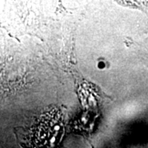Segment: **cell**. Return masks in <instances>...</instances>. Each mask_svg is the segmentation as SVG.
Returning a JSON list of instances; mask_svg holds the SVG:
<instances>
[{
    "label": "cell",
    "instance_id": "1",
    "mask_svg": "<svg viewBox=\"0 0 148 148\" xmlns=\"http://www.w3.org/2000/svg\"><path fill=\"white\" fill-rule=\"evenodd\" d=\"M123 7L144 10L148 4V0H114Z\"/></svg>",
    "mask_w": 148,
    "mask_h": 148
}]
</instances>
